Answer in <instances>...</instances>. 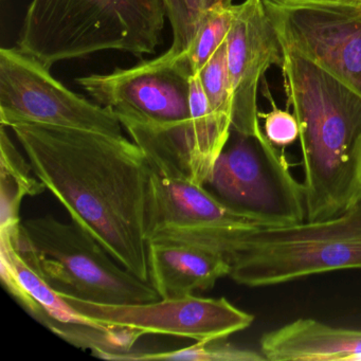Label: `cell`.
Returning a JSON list of instances; mask_svg holds the SVG:
<instances>
[{"mask_svg": "<svg viewBox=\"0 0 361 361\" xmlns=\"http://www.w3.org/2000/svg\"><path fill=\"white\" fill-rule=\"evenodd\" d=\"M37 178L124 268L149 281V164L123 135L20 124L11 128Z\"/></svg>", "mask_w": 361, "mask_h": 361, "instance_id": "obj_1", "label": "cell"}, {"mask_svg": "<svg viewBox=\"0 0 361 361\" xmlns=\"http://www.w3.org/2000/svg\"><path fill=\"white\" fill-rule=\"evenodd\" d=\"M282 49L285 90L299 124L306 221L338 216L361 194V97Z\"/></svg>", "mask_w": 361, "mask_h": 361, "instance_id": "obj_2", "label": "cell"}, {"mask_svg": "<svg viewBox=\"0 0 361 361\" xmlns=\"http://www.w3.org/2000/svg\"><path fill=\"white\" fill-rule=\"evenodd\" d=\"M162 0H32L18 49L47 68L104 50L155 54L166 18Z\"/></svg>", "mask_w": 361, "mask_h": 361, "instance_id": "obj_3", "label": "cell"}, {"mask_svg": "<svg viewBox=\"0 0 361 361\" xmlns=\"http://www.w3.org/2000/svg\"><path fill=\"white\" fill-rule=\"evenodd\" d=\"M227 259L230 278L248 287L361 270V194L338 216L244 230L234 240Z\"/></svg>", "mask_w": 361, "mask_h": 361, "instance_id": "obj_4", "label": "cell"}, {"mask_svg": "<svg viewBox=\"0 0 361 361\" xmlns=\"http://www.w3.org/2000/svg\"><path fill=\"white\" fill-rule=\"evenodd\" d=\"M10 229L25 261L58 295L111 305L161 299L151 283L124 268L73 221L45 215Z\"/></svg>", "mask_w": 361, "mask_h": 361, "instance_id": "obj_5", "label": "cell"}, {"mask_svg": "<svg viewBox=\"0 0 361 361\" xmlns=\"http://www.w3.org/2000/svg\"><path fill=\"white\" fill-rule=\"evenodd\" d=\"M194 75L185 51L176 56L168 50L130 68L79 78L77 83L98 104L111 109L128 134L159 143L185 171Z\"/></svg>", "mask_w": 361, "mask_h": 361, "instance_id": "obj_6", "label": "cell"}, {"mask_svg": "<svg viewBox=\"0 0 361 361\" xmlns=\"http://www.w3.org/2000/svg\"><path fill=\"white\" fill-rule=\"evenodd\" d=\"M234 133L215 161L204 187L232 209L262 226H286L306 219L305 193L264 132Z\"/></svg>", "mask_w": 361, "mask_h": 361, "instance_id": "obj_7", "label": "cell"}, {"mask_svg": "<svg viewBox=\"0 0 361 361\" xmlns=\"http://www.w3.org/2000/svg\"><path fill=\"white\" fill-rule=\"evenodd\" d=\"M0 122L6 128L43 124L116 136L123 128L111 109L78 96L18 47L0 50Z\"/></svg>", "mask_w": 361, "mask_h": 361, "instance_id": "obj_8", "label": "cell"}, {"mask_svg": "<svg viewBox=\"0 0 361 361\" xmlns=\"http://www.w3.org/2000/svg\"><path fill=\"white\" fill-rule=\"evenodd\" d=\"M283 48L361 97V3L264 0Z\"/></svg>", "mask_w": 361, "mask_h": 361, "instance_id": "obj_9", "label": "cell"}, {"mask_svg": "<svg viewBox=\"0 0 361 361\" xmlns=\"http://www.w3.org/2000/svg\"><path fill=\"white\" fill-rule=\"evenodd\" d=\"M61 297L80 316L97 324L194 341L226 339L248 329L255 321L252 314L236 307L226 298L191 295L147 303L111 305Z\"/></svg>", "mask_w": 361, "mask_h": 361, "instance_id": "obj_10", "label": "cell"}, {"mask_svg": "<svg viewBox=\"0 0 361 361\" xmlns=\"http://www.w3.org/2000/svg\"><path fill=\"white\" fill-rule=\"evenodd\" d=\"M227 63L233 92L232 132L247 136L262 134L259 83L270 67H281L283 63L282 45L264 0H245L234 5L227 37Z\"/></svg>", "mask_w": 361, "mask_h": 361, "instance_id": "obj_11", "label": "cell"}, {"mask_svg": "<svg viewBox=\"0 0 361 361\" xmlns=\"http://www.w3.org/2000/svg\"><path fill=\"white\" fill-rule=\"evenodd\" d=\"M147 268L149 283L161 299L209 290L231 272L221 253L176 242L147 243Z\"/></svg>", "mask_w": 361, "mask_h": 361, "instance_id": "obj_12", "label": "cell"}, {"mask_svg": "<svg viewBox=\"0 0 361 361\" xmlns=\"http://www.w3.org/2000/svg\"><path fill=\"white\" fill-rule=\"evenodd\" d=\"M259 352L269 361H361V329L300 318L264 334Z\"/></svg>", "mask_w": 361, "mask_h": 361, "instance_id": "obj_13", "label": "cell"}, {"mask_svg": "<svg viewBox=\"0 0 361 361\" xmlns=\"http://www.w3.org/2000/svg\"><path fill=\"white\" fill-rule=\"evenodd\" d=\"M0 274L8 293L50 331L61 325L90 322L75 312L25 261L10 228L0 229Z\"/></svg>", "mask_w": 361, "mask_h": 361, "instance_id": "obj_14", "label": "cell"}, {"mask_svg": "<svg viewBox=\"0 0 361 361\" xmlns=\"http://www.w3.org/2000/svg\"><path fill=\"white\" fill-rule=\"evenodd\" d=\"M0 229H6L20 225L23 200L43 193L46 188L37 178L29 160L16 149L4 126L0 133Z\"/></svg>", "mask_w": 361, "mask_h": 361, "instance_id": "obj_15", "label": "cell"}, {"mask_svg": "<svg viewBox=\"0 0 361 361\" xmlns=\"http://www.w3.org/2000/svg\"><path fill=\"white\" fill-rule=\"evenodd\" d=\"M233 13V0H200L193 41L185 50L195 75L227 39Z\"/></svg>", "mask_w": 361, "mask_h": 361, "instance_id": "obj_16", "label": "cell"}, {"mask_svg": "<svg viewBox=\"0 0 361 361\" xmlns=\"http://www.w3.org/2000/svg\"><path fill=\"white\" fill-rule=\"evenodd\" d=\"M209 106L219 123L232 130L233 92L227 63V39L198 73Z\"/></svg>", "mask_w": 361, "mask_h": 361, "instance_id": "obj_17", "label": "cell"}, {"mask_svg": "<svg viewBox=\"0 0 361 361\" xmlns=\"http://www.w3.org/2000/svg\"><path fill=\"white\" fill-rule=\"evenodd\" d=\"M124 360L261 361L266 358L261 352L238 348L225 339H213L166 352H132Z\"/></svg>", "mask_w": 361, "mask_h": 361, "instance_id": "obj_18", "label": "cell"}, {"mask_svg": "<svg viewBox=\"0 0 361 361\" xmlns=\"http://www.w3.org/2000/svg\"><path fill=\"white\" fill-rule=\"evenodd\" d=\"M200 0H162L166 18L173 30V44L169 51L185 52L191 45L195 33L196 18Z\"/></svg>", "mask_w": 361, "mask_h": 361, "instance_id": "obj_19", "label": "cell"}, {"mask_svg": "<svg viewBox=\"0 0 361 361\" xmlns=\"http://www.w3.org/2000/svg\"><path fill=\"white\" fill-rule=\"evenodd\" d=\"M264 118V134L274 147H285L299 138V124L293 114L274 106Z\"/></svg>", "mask_w": 361, "mask_h": 361, "instance_id": "obj_20", "label": "cell"}, {"mask_svg": "<svg viewBox=\"0 0 361 361\" xmlns=\"http://www.w3.org/2000/svg\"><path fill=\"white\" fill-rule=\"evenodd\" d=\"M283 1H318V3H361V0H283Z\"/></svg>", "mask_w": 361, "mask_h": 361, "instance_id": "obj_21", "label": "cell"}]
</instances>
